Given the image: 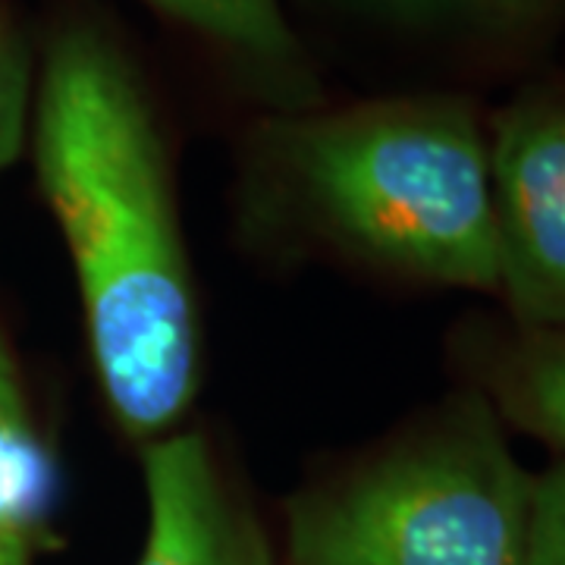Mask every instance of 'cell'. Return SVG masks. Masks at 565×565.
Listing matches in <instances>:
<instances>
[{"instance_id": "6da1fadb", "label": "cell", "mask_w": 565, "mask_h": 565, "mask_svg": "<svg viewBox=\"0 0 565 565\" xmlns=\"http://www.w3.org/2000/svg\"><path fill=\"white\" fill-rule=\"evenodd\" d=\"M32 154L61 230L92 364L122 434L180 430L202 381V323L151 102L114 35L61 22L32 95Z\"/></svg>"}, {"instance_id": "3957f363", "label": "cell", "mask_w": 565, "mask_h": 565, "mask_svg": "<svg viewBox=\"0 0 565 565\" xmlns=\"http://www.w3.org/2000/svg\"><path fill=\"white\" fill-rule=\"evenodd\" d=\"M537 475L471 386L296 490L282 565H527Z\"/></svg>"}, {"instance_id": "8fae6325", "label": "cell", "mask_w": 565, "mask_h": 565, "mask_svg": "<svg viewBox=\"0 0 565 565\" xmlns=\"http://www.w3.org/2000/svg\"><path fill=\"white\" fill-rule=\"evenodd\" d=\"M527 565H565V459L537 471Z\"/></svg>"}, {"instance_id": "52a82bcc", "label": "cell", "mask_w": 565, "mask_h": 565, "mask_svg": "<svg viewBox=\"0 0 565 565\" xmlns=\"http://www.w3.org/2000/svg\"><path fill=\"white\" fill-rule=\"evenodd\" d=\"M57 490L54 452L0 333V565H39L54 546Z\"/></svg>"}, {"instance_id": "277c9868", "label": "cell", "mask_w": 565, "mask_h": 565, "mask_svg": "<svg viewBox=\"0 0 565 565\" xmlns=\"http://www.w3.org/2000/svg\"><path fill=\"white\" fill-rule=\"evenodd\" d=\"M505 318L565 323V79L522 88L487 120Z\"/></svg>"}, {"instance_id": "7a4b0ae2", "label": "cell", "mask_w": 565, "mask_h": 565, "mask_svg": "<svg viewBox=\"0 0 565 565\" xmlns=\"http://www.w3.org/2000/svg\"><path fill=\"white\" fill-rule=\"evenodd\" d=\"M289 199L337 245L403 280L500 296L490 139L462 95L289 110L264 126Z\"/></svg>"}, {"instance_id": "9c48e42d", "label": "cell", "mask_w": 565, "mask_h": 565, "mask_svg": "<svg viewBox=\"0 0 565 565\" xmlns=\"http://www.w3.org/2000/svg\"><path fill=\"white\" fill-rule=\"evenodd\" d=\"M352 17L422 35L522 39L563 20L565 0H340Z\"/></svg>"}, {"instance_id": "8992f818", "label": "cell", "mask_w": 565, "mask_h": 565, "mask_svg": "<svg viewBox=\"0 0 565 565\" xmlns=\"http://www.w3.org/2000/svg\"><path fill=\"white\" fill-rule=\"evenodd\" d=\"M452 352L462 386L484 396L505 430H519L565 459V323L468 321Z\"/></svg>"}, {"instance_id": "30bf717a", "label": "cell", "mask_w": 565, "mask_h": 565, "mask_svg": "<svg viewBox=\"0 0 565 565\" xmlns=\"http://www.w3.org/2000/svg\"><path fill=\"white\" fill-rule=\"evenodd\" d=\"M32 61L17 22L0 3V173L22 154L32 126Z\"/></svg>"}, {"instance_id": "5b68a950", "label": "cell", "mask_w": 565, "mask_h": 565, "mask_svg": "<svg viewBox=\"0 0 565 565\" xmlns=\"http://www.w3.org/2000/svg\"><path fill=\"white\" fill-rule=\"evenodd\" d=\"M148 525L136 565H282L280 546L199 430L141 446Z\"/></svg>"}, {"instance_id": "ba28073f", "label": "cell", "mask_w": 565, "mask_h": 565, "mask_svg": "<svg viewBox=\"0 0 565 565\" xmlns=\"http://www.w3.org/2000/svg\"><path fill=\"white\" fill-rule=\"evenodd\" d=\"M217 47L258 88L277 95L289 110H305L318 85L302 41L282 13V0H141Z\"/></svg>"}]
</instances>
